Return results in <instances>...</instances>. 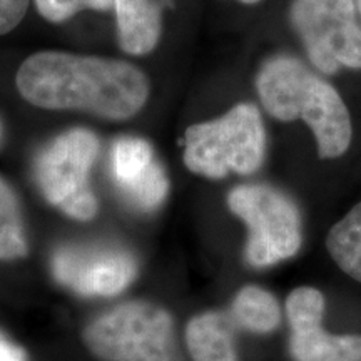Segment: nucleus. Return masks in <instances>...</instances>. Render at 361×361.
Returning a JSON list of instances; mask_svg holds the SVG:
<instances>
[{
  "mask_svg": "<svg viewBox=\"0 0 361 361\" xmlns=\"http://www.w3.org/2000/svg\"><path fill=\"white\" fill-rule=\"evenodd\" d=\"M324 296L311 286L296 288L286 300L290 351L295 361H361V336L331 335L323 328Z\"/></svg>",
  "mask_w": 361,
  "mask_h": 361,
  "instance_id": "9",
  "label": "nucleus"
},
{
  "mask_svg": "<svg viewBox=\"0 0 361 361\" xmlns=\"http://www.w3.org/2000/svg\"><path fill=\"white\" fill-rule=\"evenodd\" d=\"M264 154L263 119L258 107L247 102L236 104L214 121L192 124L184 133V166L207 179L256 173Z\"/></svg>",
  "mask_w": 361,
  "mask_h": 361,
  "instance_id": "4",
  "label": "nucleus"
},
{
  "mask_svg": "<svg viewBox=\"0 0 361 361\" xmlns=\"http://www.w3.org/2000/svg\"><path fill=\"white\" fill-rule=\"evenodd\" d=\"M231 319L247 331L268 335L279 326L281 308L269 291L259 286H245L234 296Z\"/></svg>",
  "mask_w": 361,
  "mask_h": 361,
  "instance_id": "13",
  "label": "nucleus"
},
{
  "mask_svg": "<svg viewBox=\"0 0 361 361\" xmlns=\"http://www.w3.org/2000/svg\"><path fill=\"white\" fill-rule=\"evenodd\" d=\"M101 142L96 133L75 128L56 135L40 149L34 176L40 194L67 218L89 223L97 216L99 201L90 188V171Z\"/></svg>",
  "mask_w": 361,
  "mask_h": 361,
  "instance_id": "5",
  "label": "nucleus"
},
{
  "mask_svg": "<svg viewBox=\"0 0 361 361\" xmlns=\"http://www.w3.org/2000/svg\"><path fill=\"white\" fill-rule=\"evenodd\" d=\"M256 89L264 109L274 119H301L310 126L323 159H335L348 151L351 119L338 90L306 69L298 59L278 56L261 67Z\"/></svg>",
  "mask_w": 361,
  "mask_h": 361,
  "instance_id": "2",
  "label": "nucleus"
},
{
  "mask_svg": "<svg viewBox=\"0 0 361 361\" xmlns=\"http://www.w3.org/2000/svg\"><path fill=\"white\" fill-rule=\"evenodd\" d=\"M35 7L45 20L61 24L82 11H111L114 0H35Z\"/></svg>",
  "mask_w": 361,
  "mask_h": 361,
  "instance_id": "16",
  "label": "nucleus"
},
{
  "mask_svg": "<svg viewBox=\"0 0 361 361\" xmlns=\"http://www.w3.org/2000/svg\"><path fill=\"white\" fill-rule=\"evenodd\" d=\"M52 278L82 298H114L137 278L134 255L116 246L57 247L51 256Z\"/></svg>",
  "mask_w": 361,
  "mask_h": 361,
  "instance_id": "8",
  "label": "nucleus"
},
{
  "mask_svg": "<svg viewBox=\"0 0 361 361\" xmlns=\"http://www.w3.org/2000/svg\"><path fill=\"white\" fill-rule=\"evenodd\" d=\"M111 171L119 192L135 209L151 213L168 197L169 178L146 139H117L112 144Z\"/></svg>",
  "mask_w": 361,
  "mask_h": 361,
  "instance_id": "10",
  "label": "nucleus"
},
{
  "mask_svg": "<svg viewBox=\"0 0 361 361\" xmlns=\"http://www.w3.org/2000/svg\"><path fill=\"white\" fill-rule=\"evenodd\" d=\"M173 0H114L117 39L130 56L154 51L162 30V12Z\"/></svg>",
  "mask_w": 361,
  "mask_h": 361,
  "instance_id": "11",
  "label": "nucleus"
},
{
  "mask_svg": "<svg viewBox=\"0 0 361 361\" xmlns=\"http://www.w3.org/2000/svg\"><path fill=\"white\" fill-rule=\"evenodd\" d=\"M228 207L247 226L245 258L252 268L278 264L300 251L301 216L284 192L268 184H245L228 194Z\"/></svg>",
  "mask_w": 361,
  "mask_h": 361,
  "instance_id": "6",
  "label": "nucleus"
},
{
  "mask_svg": "<svg viewBox=\"0 0 361 361\" xmlns=\"http://www.w3.org/2000/svg\"><path fill=\"white\" fill-rule=\"evenodd\" d=\"M184 340L192 361H238L233 319L223 311H202L192 316Z\"/></svg>",
  "mask_w": 361,
  "mask_h": 361,
  "instance_id": "12",
  "label": "nucleus"
},
{
  "mask_svg": "<svg viewBox=\"0 0 361 361\" xmlns=\"http://www.w3.org/2000/svg\"><path fill=\"white\" fill-rule=\"evenodd\" d=\"M238 2L246 4V6H252V4H258V2H261V0H238Z\"/></svg>",
  "mask_w": 361,
  "mask_h": 361,
  "instance_id": "19",
  "label": "nucleus"
},
{
  "mask_svg": "<svg viewBox=\"0 0 361 361\" xmlns=\"http://www.w3.org/2000/svg\"><path fill=\"white\" fill-rule=\"evenodd\" d=\"M29 236L24 211L17 192L0 176V261L25 259L29 256Z\"/></svg>",
  "mask_w": 361,
  "mask_h": 361,
  "instance_id": "14",
  "label": "nucleus"
},
{
  "mask_svg": "<svg viewBox=\"0 0 361 361\" xmlns=\"http://www.w3.org/2000/svg\"><path fill=\"white\" fill-rule=\"evenodd\" d=\"M0 361H27L25 350L2 331H0Z\"/></svg>",
  "mask_w": 361,
  "mask_h": 361,
  "instance_id": "18",
  "label": "nucleus"
},
{
  "mask_svg": "<svg viewBox=\"0 0 361 361\" xmlns=\"http://www.w3.org/2000/svg\"><path fill=\"white\" fill-rule=\"evenodd\" d=\"M353 2H355L356 12H358V13H360V16H361V0H353Z\"/></svg>",
  "mask_w": 361,
  "mask_h": 361,
  "instance_id": "20",
  "label": "nucleus"
},
{
  "mask_svg": "<svg viewBox=\"0 0 361 361\" xmlns=\"http://www.w3.org/2000/svg\"><path fill=\"white\" fill-rule=\"evenodd\" d=\"M326 247L343 273L361 283V202L329 229Z\"/></svg>",
  "mask_w": 361,
  "mask_h": 361,
  "instance_id": "15",
  "label": "nucleus"
},
{
  "mask_svg": "<svg viewBox=\"0 0 361 361\" xmlns=\"http://www.w3.org/2000/svg\"><path fill=\"white\" fill-rule=\"evenodd\" d=\"M0 135H2V130H0Z\"/></svg>",
  "mask_w": 361,
  "mask_h": 361,
  "instance_id": "21",
  "label": "nucleus"
},
{
  "mask_svg": "<svg viewBox=\"0 0 361 361\" xmlns=\"http://www.w3.org/2000/svg\"><path fill=\"white\" fill-rule=\"evenodd\" d=\"M291 24L323 74L361 69V27L353 0H293Z\"/></svg>",
  "mask_w": 361,
  "mask_h": 361,
  "instance_id": "7",
  "label": "nucleus"
},
{
  "mask_svg": "<svg viewBox=\"0 0 361 361\" xmlns=\"http://www.w3.org/2000/svg\"><path fill=\"white\" fill-rule=\"evenodd\" d=\"M16 84L40 109L84 111L109 121L130 119L149 99L146 74L129 62L61 51L27 57Z\"/></svg>",
  "mask_w": 361,
  "mask_h": 361,
  "instance_id": "1",
  "label": "nucleus"
},
{
  "mask_svg": "<svg viewBox=\"0 0 361 361\" xmlns=\"http://www.w3.org/2000/svg\"><path fill=\"white\" fill-rule=\"evenodd\" d=\"M30 0H0V35L16 29L25 17Z\"/></svg>",
  "mask_w": 361,
  "mask_h": 361,
  "instance_id": "17",
  "label": "nucleus"
},
{
  "mask_svg": "<svg viewBox=\"0 0 361 361\" xmlns=\"http://www.w3.org/2000/svg\"><path fill=\"white\" fill-rule=\"evenodd\" d=\"M80 340L99 361H180L173 314L146 300L123 301L94 316Z\"/></svg>",
  "mask_w": 361,
  "mask_h": 361,
  "instance_id": "3",
  "label": "nucleus"
}]
</instances>
